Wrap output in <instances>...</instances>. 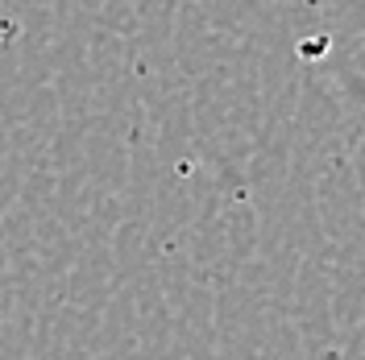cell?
Segmentation results:
<instances>
[]
</instances>
